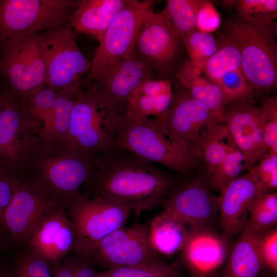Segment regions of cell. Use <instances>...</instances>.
Returning a JSON list of instances; mask_svg holds the SVG:
<instances>
[{
  "mask_svg": "<svg viewBox=\"0 0 277 277\" xmlns=\"http://www.w3.org/2000/svg\"><path fill=\"white\" fill-rule=\"evenodd\" d=\"M234 4L243 22L270 27L277 16L276 0H238Z\"/></svg>",
  "mask_w": 277,
  "mask_h": 277,
  "instance_id": "obj_33",
  "label": "cell"
},
{
  "mask_svg": "<svg viewBox=\"0 0 277 277\" xmlns=\"http://www.w3.org/2000/svg\"><path fill=\"white\" fill-rule=\"evenodd\" d=\"M218 197L222 238L231 246L247 223L250 205L258 195L269 192L251 171L239 176Z\"/></svg>",
  "mask_w": 277,
  "mask_h": 277,
  "instance_id": "obj_18",
  "label": "cell"
},
{
  "mask_svg": "<svg viewBox=\"0 0 277 277\" xmlns=\"http://www.w3.org/2000/svg\"><path fill=\"white\" fill-rule=\"evenodd\" d=\"M96 272L94 266L87 257L80 256L74 277H96Z\"/></svg>",
  "mask_w": 277,
  "mask_h": 277,
  "instance_id": "obj_45",
  "label": "cell"
},
{
  "mask_svg": "<svg viewBox=\"0 0 277 277\" xmlns=\"http://www.w3.org/2000/svg\"><path fill=\"white\" fill-rule=\"evenodd\" d=\"M241 65L239 48L229 38L201 68L210 80L216 83L227 73L241 69Z\"/></svg>",
  "mask_w": 277,
  "mask_h": 277,
  "instance_id": "obj_29",
  "label": "cell"
},
{
  "mask_svg": "<svg viewBox=\"0 0 277 277\" xmlns=\"http://www.w3.org/2000/svg\"><path fill=\"white\" fill-rule=\"evenodd\" d=\"M94 157L64 142H47L37 135L26 164L24 177L39 184L65 208L92 177Z\"/></svg>",
  "mask_w": 277,
  "mask_h": 277,
  "instance_id": "obj_2",
  "label": "cell"
},
{
  "mask_svg": "<svg viewBox=\"0 0 277 277\" xmlns=\"http://www.w3.org/2000/svg\"><path fill=\"white\" fill-rule=\"evenodd\" d=\"M270 277H277V273H272Z\"/></svg>",
  "mask_w": 277,
  "mask_h": 277,
  "instance_id": "obj_50",
  "label": "cell"
},
{
  "mask_svg": "<svg viewBox=\"0 0 277 277\" xmlns=\"http://www.w3.org/2000/svg\"><path fill=\"white\" fill-rule=\"evenodd\" d=\"M259 277H268V273L267 272L265 271H263L259 276Z\"/></svg>",
  "mask_w": 277,
  "mask_h": 277,
  "instance_id": "obj_49",
  "label": "cell"
},
{
  "mask_svg": "<svg viewBox=\"0 0 277 277\" xmlns=\"http://www.w3.org/2000/svg\"><path fill=\"white\" fill-rule=\"evenodd\" d=\"M81 90L57 91L54 106L45 118L38 135L42 140L47 142L65 141L74 103Z\"/></svg>",
  "mask_w": 277,
  "mask_h": 277,
  "instance_id": "obj_26",
  "label": "cell"
},
{
  "mask_svg": "<svg viewBox=\"0 0 277 277\" xmlns=\"http://www.w3.org/2000/svg\"><path fill=\"white\" fill-rule=\"evenodd\" d=\"M219 24V17L212 5L206 2L200 9L197 21V29L208 32L214 30Z\"/></svg>",
  "mask_w": 277,
  "mask_h": 277,
  "instance_id": "obj_43",
  "label": "cell"
},
{
  "mask_svg": "<svg viewBox=\"0 0 277 277\" xmlns=\"http://www.w3.org/2000/svg\"><path fill=\"white\" fill-rule=\"evenodd\" d=\"M263 138L268 152L277 154V98L264 97L261 100Z\"/></svg>",
  "mask_w": 277,
  "mask_h": 277,
  "instance_id": "obj_39",
  "label": "cell"
},
{
  "mask_svg": "<svg viewBox=\"0 0 277 277\" xmlns=\"http://www.w3.org/2000/svg\"><path fill=\"white\" fill-rule=\"evenodd\" d=\"M227 130L222 123L209 127L202 135L193 152L197 157H202L207 169V175L212 172L232 146L226 144Z\"/></svg>",
  "mask_w": 277,
  "mask_h": 277,
  "instance_id": "obj_27",
  "label": "cell"
},
{
  "mask_svg": "<svg viewBox=\"0 0 277 277\" xmlns=\"http://www.w3.org/2000/svg\"><path fill=\"white\" fill-rule=\"evenodd\" d=\"M123 115L103 105L94 89H83L74 103L64 143L94 156L113 148Z\"/></svg>",
  "mask_w": 277,
  "mask_h": 277,
  "instance_id": "obj_4",
  "label": "cell"
},
{
  "mask_svg": "<svg viewBox=\"0 0 277 277\" xmlns=\"http://www.w3.org/2000/svg\"><path fill=\"white\" fill-rule=\"evenodd\" d=\"M52 277H53V276H52Z\"/></svg>",
  "mask_w": 277,
  "mask_h": 277,
  "instance_id": "obj_54",
  "label": "cell"
},
{
  "mask_svg": "<svg viewBox=\"0 0 277 277\" xmlns=\"http://www.w3.org/2000/svg\"><path fill=\"white\" fill-rule=\"evenodd\" d=\"M259 250L266 269L277 273V229L271 228L262 233L259 238Z\"/></svg>",
  "mask_w": 277,
  "mask_h": 277,
  "instance_id": "obj_41",
  "label": "cell"
},
{
  "mask_svg": "<svg viewBox=\"0 0 277 277\" xmlns=\"http://www.w3.org/2000/svg\"><path fill=\"white\" fill-rule=\"evenodd\" d=\"M230 247L210 227H188L182 260L191 275L208 276L224 263Z\"/></svg>",
  "mask_w": 277,
  "mask_h": 277,
  "instance_id": "obj_21",
  "label": "cell"
},
{
  "mask_svg": "<svg viewBox=\"0 0 277 277\" xmlns=\"http://www.w3.org/2000/svg\"><path fill=\"white\" fill-rule=\"evenodd\" d=\"M94 157V173L86 185L94 195L129 207L138 217L161 206L173 190L172 179L152 162L131 152L112 148Z\"/></svg>",
  "mask_w": 277,
  "mask_h": 277,
  "instance_id": "obj_1",
  "label": "cell"
},
{
  "mask_svg": "<svg viewBox=\"0 0 277 277\" xmlns=\"http://www.w3.org/2000/svg\"><path fill=\"white\" fill-rule=\"evenodd\" d=\"M173 98L172 92L159 95H144L133 92L129 97L124 115L157 117L170 107Z\"/></svg>",
  "mask_w": 277,
  "mask_h": 277,
  "instance_id": "obj_32",
  "label": "cell"
},
{
  "mask_svg": "<svg viewBox=\"0 0 277 277\" xmlns=\"http://www.w3.org/2000/svg\"><path fill=\"white\" fill-rule=\"evenodd\" d=\"M201 68L190 61L182 64L176 75L190 95L211 111L222 123L226 105L217 84L202 75Z\"/></svg>",
  "mask_w": 277,
  "mask_h": 277,
  "instance_id": "obj_24",
  "label": "cell"
},
{
  "mask_svg": "<svg viewBox=\"0 0 277 277\" xmlns=\"http://www.w3.org/2000/svg\"><path fill=\"white\" fill-rule=\"evenodd\" d=\"M5 100V92L2 87H0V112L1 111Z\"/></svg>",
  "mask_w": 277,
  "mask_h": 277,
  "instance_id": "obj_48",
  "label": "cell"
},
{
  "mask_svg": "<svg viewBox=\"0 0 277 277\" xmlns=\"http://www.w3.org/2000/svg\"><path fill=\"white\" fill-rule=\"evenodd\" d=\"M52 273L46 262L26 250L16 255L10 267V277H52Z\"/></svg>",
  "mask_w": 277,
  "mask_h": 277,
  "instance_id": "obj_38",
  "label": "cell"
},
{
  "mask_svg": "<svg viewBox=\"0 0 277 277\" xmlns=\"http://www.w3.org/2000/svg\"><path fill=\"white\" fill-rule=\"evenodd\" d=\"M176 263L166 265L163 263L152 265L120 267L96 272V277H175L177 274Z\"/></svg>",
  "mask_w": 277,
  "mask_h": 277,
  "instance_id": "obj_37",
  "label": "cell"
},
{
  "mask_svg": "<svg viewBox=\"0 0 277 277\" xmlns=\"http://www.w3.org/2000/svg\"><path fill=\"white\" fill-rule=\"evenodd\" d=\"M155 71L133 53L90 85L103 104L124 116L131 93L142 83L152 79Z\"/></svg>",
  "mask_w": 277,
  "mask_h": 277,
  "instance_id": "obj_17",
  "label": "cell"
},
{
  "mask_svg": "<svg viewBox=\"0 0 277 277\" xmlns=\"http://www.w3.org/2000/svg\"><path fill=\"white\" fill-rule=\"evenodd\" d=\"M155 2L125 0L124 6L98 41L90 69L82 80V88L133 54L143 18L153 9Z\"/></svg>",
  "mask_w": 277,
  "mask_h": 277,
  "instance_id": "obj_7",
  "label": "cell"
},
{
  "mask_svg": "<svg viewBox=\"0 0 277 277\" xmlns=\"http://www.w3.org/2000/svg\"><path fill=\"white\" fill-rule=\"evenodd\" d=\"M23 179L0 163V219Z\"/></svg>",
  "mask_w": 277,
  "mask_h": 277,
  "instance_id": "obj_42",
  "label": "cell"
},
{
  "mask_svg": "<svg viewBox=\"0 0 277 277\" xmlns=\"http://www.w3.org/2000/svg\"><path fill=\"white\" fill-rule=\"evenodd\" d=\"M113 148L180 172L193 167L197 157L187 146L170 139L155 118L124 115Z\"/></svg>",
  "mask_w": 277,
  "mask_h": 277,
  "instance_id": "obj_3",
  "label": "cell"
},
{
  "mask_svg": "<svg viewBox=\"0 0 277 277\" xmlns=\"http://www.w3.org/2000/svg\"><path fill=\"white\" fill-rule=\"evenodd\" d=\"M66 213L75 233L73 250L86 256L105 236L124 226L131 213L127 206L100 195L90 197L80 192L67 203Z\"/></svg>",
  "mask_w": 277,
  "mask_h": 277,
  "instance_id": "obj_5",
  "label": "cell"
},
{
  "mask_svg": "<svg viewBox=\"0 0 277 277\" xmlns=\"http://www.w3.org/2000/svg\"><path fill=\"white\" fill-rule=\"evenodd\" d=\"M206 1L168 0L163 10L182 40L197 28L199 11Z\"/></svg>",
  "mask_w": 277,
  "mask_h": 277,
  "instance_id": "obj_28",
  "label": "cell"
},
{
  "mask_svg": "<svg viewBox=\"0 0 277 277\" xmlns=\"http://www.w3.org/2000/svg\"><path fill=\"white\" fill-rule=\"evenodd\" d=\"M125 0L80 1L70 26L77 32L89 34L98 41L124 5Z\"/></svg>",
  "mask_w": 277,
  "mask_h": 277,
  "instance_id": "obj_23",
  "label": "cell"
},
{
  "mask_svg": "<svg viewBox=\"0 0 277 277\" xmlns=\"http://www.w3.org/2000/svg\"><path fill=\"white\" fill-rule=\"evenodd\" d=\"M228 37L238 45L241 70L254 90H271L277 84V44L272 26L240 19L228 26Z\"/></svg>",
  "mask_w": 277,
  "mask_h": 277,
  "instance_id": "obj_6",
  "label": "cell"
},
{
  "mask_svg": "<svg viewBox=\"0 0 277 277\" xmlns=\"http://www.w3.org/2000/svg\"><path fill=\"white\" fill-rule=\"evenodd\" d=\"M45 84L54 91L81 90L91 65L79 49L70 25L39 32Z\"/></svg>",
  "mask_w": 277,
  "mask_h": 277,
  "instance_id": "obj_9",
  "label": "cell"
},
{
  "mask_svg": "<svg viewBox=\"0 0 277 277\" xmlns=\"http://www.w3.org/2000/svg\"><path fill=\"white\" fill-rule=\"evenodd\" d=\"M209 276H195V275H191V276L190 277H208Z\"/></svg>",
  "mask_w": 277,
  "mask_h": 277,
  "instance_id": "obj_51",
  "label": "cell"
},
{
  "mask_svg": "<svg viewBox=\"0 0 277 277\" xmlns=\"http://www.w3.org/2000/svg\"><path fill=\"white\" fill-rule=\"evenodd\" d=\"M75 233L65 208H58L38 226L24 246L25 250L46 262L53 273L73 250Z\"/></svg>",
  "mask_w": 277,
  "mask_h": 277,
  "instance_id": "obj_19",
  "label": "cell"
},
{
  "mask_svg": "<svg viewBox=\"0 0 277 277\" xmlns=\"http://www.w3.org/2000/svg\"><path fill=\"white\" fill-rule=\"evenodd\" d=\"M86 257L94 266L107 270L162 263L149 243L148 226L139 222L113 231L96 243Z\"/></svg>",
  "mask_w": 277,
  "mask_h": 277,
  "instance_id": "obj_12",
  "label": "cell"
},
{
  "mask_svg": "<svg viewBox=\"0 0 277 277\" xmlns=\"http://www.w3.org/2000/svg\"><path fill=\"white\" fill-rule=\"evenodd\" d=\"M247 223L253 229L261 234L276 226V192L261 194L253 200L249 208Z\"/></svg>",
  "mask_w": 277,
  "mask_h": 277,
  "instance_id": "obj_30",
  "label": "cell"
},
{
  "mask_svg": "<svg viewBox=\"0 0 277 277\" xmlns=\"http://www.w3.org/2000/svg\"><path fill=\"white\" fill-rule=\"evenodd\" d=\"M3 90L5 100L0 112V163L24 178L26 164L38 130L23 109L20 98Z\"/></svg>",
  "mask_w": 277,
  "mask_h": 277,
  "instance_id": "obj_13",
  "label": "cell"
},
{
  "mask_svg": "<svg viewBox=\"0 0 277 277\" xmlns=\"http://www.w3.org/2000/svg\"><path fill=\"white\" fill-rule=\"evenodd\" d=\"M0 87H2L1 85V83H0Z\"/></svg>",
  "mask_w": 277,
  "mask_h": 277,
  "instance_id": "obj_52",
  "label": "cell"
},
{
  "mask_svg": "<svg viewBox=\"0 0 277 277\" xmlns=\"http://www.w3.org/2000/svg\"><path fill=\"white\" fill-rule=\"evenodd\" d=\"M176 277H177V276H176Z\"/></svg>",
  "mask_w": 277,
  "mask_h": 277,
  "instance_id": "obj_53",
  "label": "cell"
},
{
  "mask_svg": "<svg viewBox=\"0 0 277 277\" xmlns=\"http://www.w3.org/2000/svg\"><path fill=\"white\" fill-rule=\"evenodd\" d=\"M190 61L201 68L214 54L219 46L213 35L196 29L182 40Z\"/></svg>",
  "mask_w": 277,
  "mask_h": 277,
  "instance_id": "obj_34",
  "label": "cell"
},
{
  "mask_svg": "<svg viewBox=\"0 0 277 277\" xmlns=\"http://www.w3.org/2000/svg\"><path fill=\"white\" fill-rule=\"evenodd\" d=\"M182 220L163 210L151 221L148 239L152 248L158 254L171 255L181 251L188 235V227Z\"/></svg>",
  "mask_w": 277,
  "mask_h": 277,
  "instance_id": "obj_25",
  "label": "cell"
},
{
  "mask_svg": "<svg viewBox=\"0 0 277 277\" xmlns=\"http://www.w3.org/2000/svg\"><path fill=\"white\" fill-rule=\"evenodd\" d=\"M257 176L262 185L269 191L277 188V154L268 152L250 170Z\"/></svg>",
  "mask_w": 277,
  "mask_h": 277,
  "instance_id": "obj_40",
  "label": "cell"
},
{
  "mask_svg": "<svg viewBox=\"0 0 277 277\" xmlns=\"http://www.w3.org/2000/svg\"><path fill=\"white\" fill-rule=\"evenodd\" d=\"M56 95V91L44 84L20 98L22 107L40 133L45 118L54 106Z\"/></svg>",
  "mask_w": 277,
  "mask_h": 277,
  "instance_id": "obj_31",
  "label": "cell"
},
{
  "mask_svg": "<svg viewBox=\"0 0 277 277\" xmlns=\"http://www.w3.org/2000/svg\"><path fill=\"white\" fill-rule=\"evenodd\" d=\"M188 227H210L219 212L218 197L211 195L201 178L174 188L161 205Z\"/></svg>",
  "mask_w": 277,
  "mask_h": 277,
  "instance_id": "obj_20",
  "label": "cell"
},
{
  "mask_svg": "<svg viewBox=\"0 0 277 277\" xmlns=\"http://www.w3.org/2000/svg\"><path fill=\"white\" fill-rule=\"evenodd\" d=\"M80 0H0V45L19 36L70 25Z\"/></svg>",
  "mask_w": 277,
  "mask_h": 277,
  "instance_id": "obj_8",
  "label": "cell"
},
{
  "mask_svg": "<svg viewBox=\"0 0 277 277\" xmlns=\"http://www.w3.org/2000/svg\"><path fill=\"white\" fill-rule=\"evenodd\" d=\"M181 41L165 12L157 13L151 9L146 13L140 26L133 53L164 74L176 62Z\"/></svg>",
  "mask_w": 277,
  "mask_h": 277,
  "instance_id": "obj_14",
  "label": "cell"
},
{
  "mask_svg": "<svg viewBox=\"0 0 277 277\" xmlns=\"http://www.w3.org/2000/svg\"><path fill=\"white\" fill-rule=\"evenodd\" d=\"M0 277H10V267L0 261Z\"/></svg>",
  "mask_w": 277,
  "mask_h": 277,
  "instance_id": "obj_46",
  "label": "cell"
},
{
  "mask_svg": "<svg viewBox=\"0 0 277 277\" xmlns=\"http://www.w3.org/2000/svg\"><path fill=\"white\" fill-rule=\"evenodd\" d=\"M80 256L67 255L53 273V277H74Z\"/></svg>",
  "mask_w": 277,
  "mask_h": 277,
  "instance_id": "obj_44",
  "label": "cell"
},
{
  "mask_svg": "<svg viewBox=\"0 0 277 277\" xmlns=\"http://www.w3.org/2000/svg\"><path fill=\"white\" fill-rule=\"evenodd\" d=\"M234 103L224 111L222 124L227 130V139L242 153L249 171L268 153L263 138L262 110L250 102Z\"/></svg>",
  "mask_w": 277,
  "mask_h": 277,
  "instance_id": "obj_16",
  "label": "cell"
},
{
  "mask_svg": "<svg viewBox=\"0 0 277 277\" xmlns=\"http://www.w3.org/2000/svg\"><path fill=\"white\" fill-rule=\"evenodd\" d=\"M246 169L243 154L231 146L222 161L208 175V180L213 187L221 190Z\"/></svg>",
  "mask_w": 277,
  "mask_h": 277,
  "instance_id": "obj_35",
  "label": "cell"
},
{
  "mask_svg": "<svg viewBox=\"0 0 277 277\" xmlns=\"http://www.w3.org/2000/svg\"><path fill=\"white\" fill-rule=\"evenodd\" d=\"M0 83L19 98L45 84L39 33L14 37L0 45Z\"/></svg>",
  "mask_w": 277,
  "mask_h": 277,
  "instance_id": "obj_11",
  "label": "cell"
},
{
  "mask_svg": "<svg viewBox=\"0 0 277 277\" xmlns=\"http://www.w3.org/2000/svg\"><path fill=\"white\" fill-rule=\"evenodd\" d=\"M6 235L0 227V251L6 249Z\"/></svg>",
  "mask_w": 277,
  "mask_h": 277,
  "instance_id": "obj_47",
  "label": "cell"
},
{
  "mask_svg": "<svg viewBox=\"0 0 277 277\" xmlns=\"http://www.w3.org/2000/svg\"><path fill=\"white\" fill-rule=\"evenodd\" d=\"M155 118L170 139L187 146L192 152L203 133L210 126L221 123L211 111L186 90L173 93L169 108Z\"/></svg>",
  "mask_w": 277,
  "mask_h": 277,
  "instance_id": "obj_15",
  "label": "cell"
},
{
  "mask_svg": "<svg viewBox=\"0 0 277 277\" xmlns=\"http://www.w3.org/2000/svg\"><path fill=\"white\" fill-rule=\"evenodd\" d=\"M261 234L247 221L230 247L223 277H259L265 271L259 250Z\"/></svg>",
  "mask_w": 277,
  "mask_h": 277,
  "instance_id": "obj_22",
  "label": "cell"
},
{
  "mask_svg": "<svg viewBox=\"0 0 277 277\" xmlns=\"http://www.w3.org/2000/svg\"><path fill=\"white\" fill-rule=\"evenodd\" d=\"M60 206L39 184L24 177L0 219L6 249L24 246L41 223Z\"/></svg>",
  "mask_w": 277,
  "mask_h": 277,
  "instance_id": "obj_10",
  "label": "cell"
},
{
  "mask_svg": "<svg viewBox=\"0 0 277 277\" xmlns=\"http://www.w3.org/2000/svg\"><path fill=\"white\" fill-rule=\"evenodd\" d=\"M225 104L248 101L254 96V89L247 81L241 69L225 74L216 83Z\"/></svg>",
  "mask_w": 277,
  "mask_h": 277,
  "instance_id": "obj_36",
  "label": "cell"
}]
</instances>
